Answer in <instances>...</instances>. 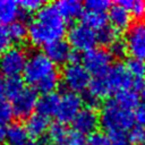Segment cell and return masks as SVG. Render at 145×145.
Returning a JSON list of instances; mask_svg holds the SVG:
<instances>
[{"instance_id":"1","label":"cell","mask_w":145,"mask_h":145,"mask_svg":"<svg viewBox=\"0 0 145 145\" xmlns=\"http://www.w3.org/2000/svg\"><path fill=\"white\" fill-rule=\"evenodd\" d=\"M142 83L135 80L127 67L122 63L110 66L104 72L91 78L88 86L87 102L88 106L93 108L100 99L106 97L111 94H117L121 91L139 88Z\"/></svg>"},{"instance_id":"2","label":"cell","mask_w":145,"mask_h":145,"mask_svg":"<svg viewBox=\"0 0 145 145\" xmlns=\"http://www.w3.org/2000/svg\"><path fill=\"white\" fill-rule=\"evenodd\" d=\"M66 20L61 17L56 6L46 5L37 11L27 28V36L32 44L45 46L53 41L61 40L66 34Z\"/></svg>"},{"instance_id":"3","label":"cell","mask_w":145,"mask_h":145,"mask_svg":"<svg viewBox=\"0 0 145 145\" xmlns=\"http://www.w3.org/2000/svg\"><path fill=\"white\" fill-rule=\"evenodd\" d=\"M23 75L25 82L43 95L53 93L60 82L57 66L41 52H34L27 58Z\"/></svg>"},{"instance_id":"4","label":"cell","mask_w":145,"mask_h":145,"mask_svg":"<svg viewBox=\"0 0 145 145\" xmlns=\"http://www.w3.org/2000/svg\"><path fill=\"white\" fill-rule=\"evenodd\" d=\"M99 117L101 127L111 136L125 135L135 127L134 112L121 106L114 99L104 103Z\"/></svg>"},{"instance_id":"5","label":"cell","mask_w":145,"mask_h":145,"mask_svg":"<svg viewBox=\"0 0 145 145\" xmlns=\"http://www.w3.org/2000/svg\"><path fill=\"white\" fill-rule=\"evenodd\" d=\"M27 54L20 46L9 48L0 56V75L5 78H16L24 72Z\"/></svg>"},{"instance_id":"6","label":"cell","mask_w":145,"mask_h":145,"mask_svg":"<svg viewBox=\"0 0 145 145\" xmlns=\"http://www.w3.org/2000/svg\"><path fill=\"white\" fill-rule=\"evenodd\" d=\"M62 82L69 92L77 94L88 88L91 75L82 63L70 61L62 71Z\"/></svg>"},{"instance_id":"7","label":"cell","mask_w":145,"mask_h":145,"mask_svg":"<svg viewBox=\"0 0 145 145\" xmlns=\"http://www.w3.org/2000/svg\"><path fill=\"white\" fill-rule=\"evenodd\" d=\"M125 45L127 52L135 59L145 62V20L135 22L126 33Z\"/></svg>"},{"instance_id":"8","label":"cell","mask_w":145,"mask_h":145,"mask_svg":"<svg viewBox=\"0 0 145 145\" xmlns=\"http://www.w3.org/2000/svg\"><path fill=\"white\" fill-rule=\"evenodd\" d=\"M83 100L82 97L72 92H65L59 94L58 105L54 113V117L59 121V123H66L72 121L76 114L82 109Z\"/></svg>"},{"instance_id":"9","label":"cell","mask_w":145,"mask_h":145,"mask_svg":"<svg viewBox=\"0 0 145 145\" xmlns=\"http://www.w3.org/2000/svg\"><path fill=\"white\" fill-rule=\"evenodd\" d=\"M68 43L71 48L86 52L95 48L97 43L96 32L83 23L76 24L68 31Z\"/></svg>"},{"instance_id":"10","label":"cell","mask_w":145,"mask_h":145,"mask_svg":"<svg viewBox=\"0 0 145 145\" xmlns=\"http://www.w3.org/2000/svg\"><path fill=\"white\" fill-rule=\"evenodd\" d=\"M112 56L110 51L102 48H94L84 52L82 57V65L89 74L94 76L104 72L111 63Z\"/></svg>"},{"instance_id":"11","label":"cell","mask_w":145,"mask_h":145,"mask_svg":"<svg viewBox=\"0 0 145 145\" xmlns=\"http://www.w3.org/2000/svg\"><path fill=\"white\" fill-rule=\"evenodd\" d=\"M10 105L14 111V116L18 118H28L33 114V111L36 109L37 96L36 92L33 88L24 87L16 95L10 97Z\"/></svg>"},{"instance_id":"12","label":"cell","mask_w":145,"mask_h":145,"mask_svg":"<svg viewBox=\"0 0 145 145\" xmlns=\"http://www.w3.org/2000/svg\"><path fill=\"white\" fill-rule=\"evenodd\" d=\"M71 122L75 133L82 136L92 135L95 133L96 128L100 125V117L94 108L86 106L79 110Z\"/></svg>"},{"instance_id":"13","label":"cell","mask_w":145,"mask_h":145,"mask_svg":"<svg viewBox=\"0 0 145 145\" xmlns=\"http://www.w3.org/2000/svg\"><path fill=\"white\" fill-rule=\"evenodd\" d=\"M44 54L57 66L69 63L72 59V50L69 43L65 40L53 41L44 46Z\"/></svg>"},{"instance_id":"14","label":"cell","mask_w":145,"mask_h":145,"mask_svg":"<svg viewBox=\"0 0 145 145\" xmlns=\"http://www.w3.org/2000/svg\"><path fill=\"white\" fill-rule=\"evenodd\" d=\"M50 139L56 145H85L83 136L68 130L62 123H56L49 129Z\"/></svg>"},{"instance_id":"15","label":"cell","mask_w":145,"mask_h":145,"mask_svg":"<svg viewBox=\"0 0 145 145\" xmlns=\"http://www.w3.org/2000/svg\"><path fill=\"white\" fill-rule=\"evenodd\" d=\"M25 129L28 134V137L32 138H41L44 136L50 129L49 118L44 117L40 113H34L27 118Z\"/></svg>"},{"instance_id":"16","label":"cell","mask_w":145,"mask_h":145,"mask_svg":"<svg viewBox=\"0 0 145 145\" xmlns=\"http://www.w3.org/2000/svg\"><path fill=\"white\" fill-rule=\"evenodd\" d=\"M108 19L111 23V26L116 31H123L129 28L130 25V14L119 3H116L110 7Z\"/></svg>"},{"instance_id":"17","label":"cell","mask_w":145,"mask_h":145,"mask_svg":"<svg viewBox=\"0 0 145 145\" xmlns=\"http://www.w3.org/2000/svg\"><path fill=\"white\" fill-rule=\"evenodd\" d=\"M54 6L66 22L76 19L83 12V3L77 0H61Z\"/></svg>"},{"instance_id":"18","label":"cell","mask_w":145,"mask_h":145,"mask_svg":"<svg viewBox=\"0 0 145 145\" xmlns=\"http://www.w3.org/2000/svg\"><path fill=\"white\" fill-rule=\"evenodd\" d=\"M22 10L16 1L11 0H2L0 1V24L2 25H10L17 22L18 17L20 16Z\"/></svg>"},{"instance_id":"19","label":"cell","mask_w":145,"mask_h":145,"mask_svg":"<svg viewBox=\"0 0 145 145\" xmlns=\"http://www.w3.org/2000/svg\"><path fill=\"white\" fill-rule=\"evenodd\" d=\"M58 100H59V94H56V93L42 95L40 99H37V104H36L37 113L48 118L52 116L54 117L57 105H58Z\"/></svg>"},{"instance_id":"20","label":"cell","mask_w":145,"mask_h":145,"mask_svg":"<svg viewBox=\"0 0 145 145\" xmlns=\"http://www.w3.org/2000/svg\"><path fill=\"white\" fill-rule=\"evenodd\" d=\"M6 142L9 145H24L28 142V134L25 126L19 123H12L7 129Z\"/></svg>"},{"instance_id":"21","label":"cell","mask_w":145,"mask_h":145,"mask_svg":"<svg viewBox=\"0 0 145 145\" xmlns=\"http://www.w3.org/2000/svg\"><path fill=\"white\" fill-rule=\"evenodd\" d=\"M108 16L105 12H94V11H85L83 14V24L94 29L95 32L102 28L106 24Z\"/></svg>"},{"instance_id":"22","label":"cell","mask_w":145,"mask_h":145,"mask_svg":"<svg viewBox=\"0 0 145 145\" xmlns=\"http://www.w3.org/2000/svg\"><path fill=\"white\" fill-rule=\"evenodd\" d=\"M114 100L121 106L131 111L133 109H136V106L138 105V95L134 89H127V91H121L117 93L114 96Z\"/></svg>"},{"instance_id":"23","label":"cell","mask_w":145,"mask_h":145,"mask_svg":"<svg viewBox=\"0 0 145 145\" xmlns=\"http://www.w3.org/2000/svg\"><path fill=\"white\" fill-rule=\"evenodd\" d=\"M96 39H97V43H101L103 45H111L113 42L118 40L117 31L112 26L105 25L99 31H96Z\"/></svg>"},{"instance_id":"24","label":"cell","mask_w":145,"mask_h":145,"mask_svg":"<svg viewBox=\"0 0 145 145\" xmlns=\"http://www.w3.org/2000/svg\"><path fill=\"white\" fill-rule=\"evenodd\" d=\"M128 71L133 76V78L139 83H142V79L145 77V62L135 58H131L127 61L126 65Z\"/></svg>"},{"instance_id":"25","label":"cell","mask_w":145,"mask_h":145,"mask_svg":"<svg viewBox=\"0 0 145 145\" xmlns=\"http://www.w3.org/2000/svg\"><path fill=\"white\" fill-rule=\"evenodd\" d=\"M117 3L127 9L130 15H134L136 17H142L145 15V1L143 0H121Z\"/></svg>"},{"instance_id":"26","label":"cell","mask_w":145,"mask_h":145,"mask_svg":"<svg viewBox=\"0 0 145 145\" xmlns=\"http://www.w3.org/2000/svg\"><path fill=\"white\" fill-rule=\"evenodd\" d=\"M8 33L11 42H20L27 36V28L23 22H15L10 24L8 27Z\"/></svg>"},{"instance_id":"27","label":"cell","mask_w":145,"mask_h":145,"mask_svg":"<svg viewBox=\"0 0 145 145\" xmlns=\"http://www.w3.org/2000/svg\"><path fill=\"white\" fill-rule=\"evenodd\" d=\"M111 7V3L106 0H88L85 2V10L86 11H94V12H106Z\"/></svg>"},{"instance_id":"28","label":"cell","mask_w":145,"mask_h":145,"mask_svg":"<svg viewBox=\"0 0 145 145\" xmlns=\"http://www.w3.org/2000/svg\"><path fill=\"white\" fill-rule=\"evenodd\" d=\"M12 118H14V111L11 109V105L6 101H1L0 102V125L8 126V123L12 120Z\"/></svg>"},{"instance_id":"29","label":"cell","mask_w":145,"mask_h":145,"mask_svg":"<svg viewBox=\"0 0 145 145\" xmlns=\"http://www.w3.org/2000/svg\"><path fill=\"white\" fill-rule=\"evenodd\" d=\"M85 145H112V142L108 135L95 131L94 134L88 136L85 142Z\"/></svg>"},{"instance_id":"30","label":"cell","mask_w":145,"mask_h":145,"mask_svg":"<svg viewBox=\"0 0 145 145\" xmlns=\"http://www.w3.org/2000/svg\"><path fill=\"white\" fill-rule=\"evenodd\" d=\"M24 83L19 77L16 78H8L7 79V96L12 97L16 95L19 91L24 88Z\"/></svg>"},{"instance_id":"31","label":"cell","mask_w":145,"mask_h":145,"mask_svg":"<svg viewBox=\"0 0 145 145\" xmlns=\"http://www.w3.org/2000/svg\"><path fill=\"white\" fill-rule=\"evenodd\" d=\"M18 5L20 7V10L23 12H33V11H39L43 7V2L40 0H24V1H18Z\"/></svg>"},{"instance_id":"32","label":"cell","mask_w":145,"mask_h":145,"mask_svg":"<svg viewBox=\"0 0 145 145\" xmlns=\"http://www.w3.org/2000/svg\"><path fill=\"white\" fill-rule=\"evenodd\" d=\"M131 142L136 143V145H145V129L142 126L134 127L129 131V137Z\"/></svg>"},{"instance_id":"33","label":"cell","mask_w":145,"mask_h":145,"mask_svg":"<svg viewBox=\"0 0 145 145\" xmlns=\"http://www.w3.org/2000/svg\"><path fill=\"white\" fill-rule=\"evenodd\" d=\"M10 43H11V40H10L7 27L0 24V56L10 48Z\"/></svg>"},{"instance_id":"34","label":"cell","mask_w":145,"mask_h":145,"mask_svg":"<svg viewBox=\"0 0 145 145\" xmlns=\"http://www.w3.org/2000/svg\"><path fill=\"white\" fill-rule=\"evenodd\" d=\"M110 46H111L110 53H111V56H114V57H122L125 54V52L127 51L126 50L125 42H121L119 40H117L116 42H113Z\"/></svg>"},{"instance_id":"35","label":"cell","mask_w":145,"mask_h":145,"mask_svg":"<svg viewBox=\"0 0 145 145\" xmlns=\"http://www.w3.org/2000/svg\"><path fill=\"white\" fill-rule=\"evenodd\" d=\"M111 142H112V145H133V142L125 135L112 136Z\"/></svg>"},{"instance_id":"36","label":"cell","mask_w":145,"mask_h":145,"mask_svg":"<svg viewBox=\"0 0 145 145\" xmlns=\"http://www.w3.org/2000/svg\"><path fill=\"white\" fill-rule=\"evenodd\" d=\"M6 96H7V78L0 75V102L5 101Z\"/></svg>"},{"instance_id":"37","label":"cell","mask_w":145,"mask_h":145,"mask_svg":"<svg viewBox=\"0 0 145 145\" xmlns=\"http://www.w3.org/2000/svg\"><path fill=\"white\" fill-rule=\"evenodd\" d=\"M7 129H8V126L0 125V143H2V142H5V140H6Z\"/></svg>"},{"instance_id":"38","label":"cell","mask_w":145,"mask_h":145,"mask_svg":"<svg viewBox=\"0 0 145 145\" xmlns=\"http://www.w3.org/2000/svg\"><path fill=\"white\" fill-rule=\"evenodd\" d=\"M139 89H140V96H142V99L145 101V80L142 82V84H140V86H139Z\"/></svg>"},{"instance_id":"39","label":"cell","mask_w":145,"mask_h":145,"mask_svg":"<svg viewBox=\"0 0 145 145\" xmlns=\"http://www.w3.org/2000/svg\"><path fill=\"white\" fill-rule=\"evenodd\" d=\"M24 145H36L35 143H32V142H27L26 144H24Z\"/></svg>"}]
</instances>
